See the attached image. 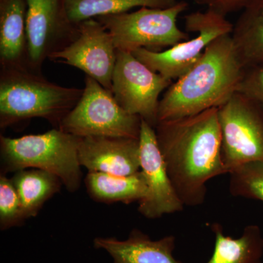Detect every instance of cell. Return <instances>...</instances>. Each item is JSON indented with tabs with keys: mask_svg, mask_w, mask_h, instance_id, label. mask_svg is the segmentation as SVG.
<instances>
[{
	"mask_svg": "<svg viewBox=\"0 0 263 263\" xmlns=\"http://www.w3.org/2000/svg\"><path fill=\"white\" fill-rule=\"evenodd\" d=\"M94 247L105 250L113 263H181L174 256V235L152 240L141 230L133 229L126 240L98 237L94 240Z\"/></svg>",
	"mask_w": 263,
	"mask_h": 263,
	"instance_id": "obj_14",
	"label": "cell"
},
{
	"mask_svg": "<svg viewBox=\"0 0 263 263\" xmlns=\"http://www.w3.org/2000/svg\"><path fill=\"white\" fill-rule=\"evenodd\" d=\"M2 1L0 10L2 67L27 65L25 0Z\"/></svg>",
	"mask_w": 263,
	"mask_h": 263,
	"instance_id": "obj_15",
	"label": "cell"
},
{
	"mask_svg": "<svg viewBox=\"0 0 263 263\" xmlns=\"http://www.w3.org/2000/svg\"><path fill=\"white\" fill-rule=\"evenodd\" d=\"M79 141V137L59 128L20 138L1 136V174L24 169L43 170L58 176L70 193H75L82 180Z\"/></svg>",
	"mask_w": 263,
	"mask_h": 263,
	"instance_id": "obj_4",
	"label": "cell"
},
{
	"mask_svg": "<svg viewBox=\"0 0 263 263\" xmlns=\"http://www.w3.org/2000/svg\"><path fill=\"white\" fill-rule=\"evenodd\" d=\"M27 63L39 71L43 62L75 39L78 25L66 18L62 0H25Z\"/></svg>",
	"mask_w": 263,
	"mask_h": 263,
	"instance_id": "obj_10",
	"label": "cell"
},
{
	"mask_svg": "<svg viewBox=\"0 0 263 263\" xmlns=\"http://www.w3.org/2000/svg\"><path fill=\"white\" fill-rule=\"evenodd\" d=\"M231 36L246 67L263 65V0L246 7Z\"/></svg>",
	"mask_w": 263,
	"mask_h": 263,
	"instance_id": "obj_18",
	"label": "cell"
},
{
	"mask_svg": "<svg viewBox=\"0 0 263 263\" xmlns=\"http://www.w3.org/2000/svg\"><path fill=\"white\" fill-rule=\"evenodd\" d=\"M79 160L89 172L127 176L141 171L139 139L113 137L80 138Z\"/></svg>",
	"mask_w": 263,
	"mask_h": 263,
	"instance_id": "obj_13",
	"label": "cell"
},
{
	"mask_svg": "<svg viewBox=\"0 0 263 263\" xmlns=\"http://www.w3.org/2000/svg\"><path fill=\"white\" fill-rule=\"evenodd\" d=\"M199 5L208 7V9L214 10L219 14H227L240 9H245L254 0H195Z\"/></svg>",
	"mask_w": 263,
	"mask_h": 263,
	"instance_id": "obj_24",
	"label": "cell"
},
{
	"mask_svg": "<svg viewBox=\"0 0 263 263\" xmlns=\"http://www.w3.org/2000/svg\"><path fill=\"white\" fill-rule=\"evenodd\" d=\"M228 174L232 195L263 202V161L240 164Z\"/></svg>",
	"mask_w": 263,
	"mask_h": 263,
	"instance_id": "obj_21",
	"label": "cell"
},
{
	"mask_svg": "<svg viewBox=\"0 0 263 263\" xmlns=\"http://www.w3.org/2000/svg\"><path fill=\"white\" fill-rule=\"evenodd\" d=\"M82 94L83 89L50 82L27 65L2 67L0 127L41 118L58 128Z\"/></svg>",
	"mask_w": 263,
	"mask_h": 263,
	"instance_id": "obj_3",
	"label": "cell"
},
{
	"mask_svg": "<svg viewBox=\"0 0 263 263\" xmlns=\"http://www.w3.org/2000/svg\"><path fill=\"white\" fill-rule=\"evenodd\" d=\"M22 202L11 179L0 176V229L18 227L26 220Z\"/></svg>",
	"mask_w": 263,
	"mask_h": 263,
	"instance_id": "obj_22",
	"label": "cell"
},
{
	"mask_svg": "<svg viewBox=\"0 0 263 263\" xmlns=\"http://www.w3.org/2000/svg\"><path fill=\"white\" fill-rule=\"evenodd\" d=\"M155 130L167 174L183 205H202L208 181L228 174L221 157L218 108L158 122Z\"/></svg>",
	"mask_w": 263,
	"mask_h": 263,
	"instance_id": "obj_1",
	"label": "cell"
},
{
	"mask_svg": "<svg viewBox=\"0 0 263 263\" xmlns=\"http://www.w3.org/2000/svg\"><path fill=\"white\" fill-rule=\"evenodd\" d=\"M174 81L157 73L130 52L117 51L112 94L123 109L155 128L160 96Z\"/></svg>",
	"mask_w": 263,
	"mask_h": 263,
	"instance_id": "obj_9",
	"label": "cell"
},
{
	"mask_svg": "<svg viewBox=\"0 0 263 263\" xmlns=\"http://www.w3.org/2000/svg\"><path fill=\"white\" fill-rule=\"evenodd\" d=\"M117 49L113 37L96 18L78 24L75 39L50 60L76 67L112 93Z\"/></svg>",
	"mask_w": 263,
	"mask_h": 263,
	"instance_id": "obj_11",
	"label": "cell"
},
{
	"mask_svg": "<svg viewBox=\"0 0 263 263\" xmlns=\"http://www.w3.org/2000/svg\"><path fill=\"white\" fill-rule=\"evenodd\" d=\"M11 180L20 197L26 219L35 217L46 202L58 193L63 185L58 176L36 168L17 171Z\"/></svg>",
	"mask_w": 263,
	"mask_h": 263,
	"instance_id": "obj_19",
	"label": "cell"
},
{
	"mask_svg": "<svg viewBox=\"0 0 263 263\" xmlns=\"http://www.w3.org/2000/svg\"><path fill=\"white\" fill-rule=\"evenodd\" d=\"M177 3V0H62L66 18L73 25L89 19L127 13L133 8H167Z\"/></svg>",
	"mask_w": 263,
	"mask_h": 263,
	"instance_id": "obj_20",
	"label": "cell"
},
{
	"mask_svg": "<svg viewBox=\"0 0 263 263\" xmlns=\"http://www.w3.org/2000/svg\"><path fill=\"white\" fill-rule=\"evenodd\" d=\"M185 28L197 35L164 51L139 48L133 54L151 70L174 81L186 74L201 58L208 46L216 38L231 34L233 24L226 16L208 9L185 16Z\"/></svg>",
	"mask_w": 263,
	"mask_h": 263,
	"instance_id": "obj_7",
	"label": "cell"
},
{
	"mask_svg": "<svg viewBox=\"0 0 263 263\" xmlns=\"http://www.w3.org/2000/svg\"><path fill=\"white\" fill-rule=\"evenodd\" d=\"M221 157L228 171L240 164L263 161V109L236 91L218 108Z\"/></svg>",
	"mask_w": 263,
	"mask_h": 263,
	"instance_id": "obj_8",
	"label": "cell"
},
{
	"mask_svg": "<svg viewBox=\"0 0 263 263\" xmlns=\"http://www.w3.org/2000/svg\"><path fill=\"white\" fill-rule=\"evenodd\" d=\"M85 184L90 197L103 203L139 202L146 198L148 193L146 179L141 171L127 176L89 172Z\"/></svg>",
	"mask_w": 263,
	"mask_h": 263,
	"instance_id": "obj_16",
	"label": "cell"
},
{
	"mask_svg": "<svg viewBox=\"0 0 263 263\" xmlns=\"http://www.w3.org/2000/svg\"><path fill=\"white\" fill-rule=\"evenodd\" d=\"M139 142L141 171L146 179L148 193L146 198L138 202V212L152 219L181 212L184 205L167 174L155 128L143 120Z\"/></svg>",
	"mask_w": 263,
	"mask_h": 263,
	"instance_id": "obj_12",
	"label": "cell"
},
{
	"mask_svg": "<svg viewBox=\"0 0 263 263\" xmlns=\"http://www.w3.org/2000/svg\"><path fill=\"white\" fill-rule=\"evenodd\" d=\"M179 2L167 8H141L133 12L98 17L111 34L117 51L133 53L139 48L160 51L190 39L178 27V17L187 8Z\"/></svg>",
	"mask_w": 263,
	"mask_h": 263,
	"instance_id": "obj_5",
	"label": "cell"
},
{
	"mask_svg": "<svg viewBox=\"0 0 263 263\" xmlns=\"http://www.w3.org/2000/svg\"><path fill=\"white\" fill-rule=\"evenodd\" d=\"M141 124V117L126 111L110 91L86 76L79 103L64 118L58 128L79 138L99 136L139 139Z\"/></svg>",
	"mask_w": 263,
	"mask_h": 263,
	"instance_id": "obj_6",
	"label": "cell"
},
{
	"mask_svg": "<svg viewBox=\"0 0 263 263\" xmlns=\"http://www.w3.org/2000/svg\"><path fill=\"white\" fill-rule=\"evenodd\" d=\"M245 69L231 34L216 38L193 68L164 91L158 122L219 108L238 91Z\"/></svg>",
	"mask_w": 263,
	"mask_h": 263,
	"instance_id": "obj_2",
	"label": "cell"
},
{
	"mask_svg": "<svg viewBox=\"0 0 263 263\" xmlns=\"http://www.w3.org/2000/svg\"><path fill=\"white\" fill-rule=\"evenodd\" d=\"M211 229L215 236V245L206 263H263V235L257 224L246 227L238 238L224 235L219 223H213Z\"/></svg>",
	"mask_w": 263,
	"mask_h": 263,
	"instance_id": "obj_17",
	"label": "cell"
},
{
	"mask_svg": "<svg viewBox=\"0 0 263 263\" xmlns=\"http://www.w3.org/2000/svg\"><path fill=\"white\" fill-rule=\"evenodd\" d=\"M238 91L252 99L263 109V65L246 67Z\"/></svg>",
	"mask_w": 263,
	"mask_h": 263,
	"instance_id": "obj_23",
	"label": "cell"
}]
</instances>
